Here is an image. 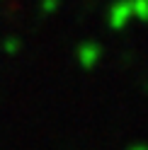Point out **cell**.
<instances>
[{
    "mask_svg": "<svg viewBox=\"0 0 148 150\" xmlns=\"http://www.w3.org/2000/svg\"><path fill=\"white\" fill-rule=\"evenodd\" d=\"M134 17L131 12V5H129V0H117V3H112V7H109V27L112 29H122V27H126V22Z\"/></svg>",
    "mask_w": 148,
    "mask_h": 150,
    "instance_id": "obj_1",
    "label": "cell"
},
{
    "mask_svg": "<svg viewBox=\"0 0 148 150\" xmlns=\"http://www.w3.org/2000/svg\"><path fill=\"white\" fill-rule=\"evenodd\" d=\"M100 56H102V46L97 41H83L78 46V61L83 68H92L100 61Z\"/></svg>",
    "mask_w": 148,
    "mask_h": 150,
    "instance_id": "obj_2",
    "label": "cell"
},
{
    "mask_svg": "<svg viewBox=\"0 0 148 150\" xmlns=\"http://www.w3.org/2000/svg\"><path fill=\"white\" fill-rule=\"evenodd\" d=\"M134 17H138L141 22H148V0H129Z\"/></svg>",
    "mask_w": 148,
    "mask_h": 150,
    "instance_id": "obj_3",
    "label": "cell"
},
{
    "mask_svg": "<svg viewBox=\"0 0 148 150\" xmlns=\"http://www.w3.org/2000/svg\"><path fill=\"white\" fill-rule=\"evenodd\" d=\"M129 150H148V145H143V143H136V145H131Z\"/></svg>",
    "mask_w": 148,
    "mask_h": 150,
    "instance_id": "obj_4",
    "label": "cell"
}]
</instances>
